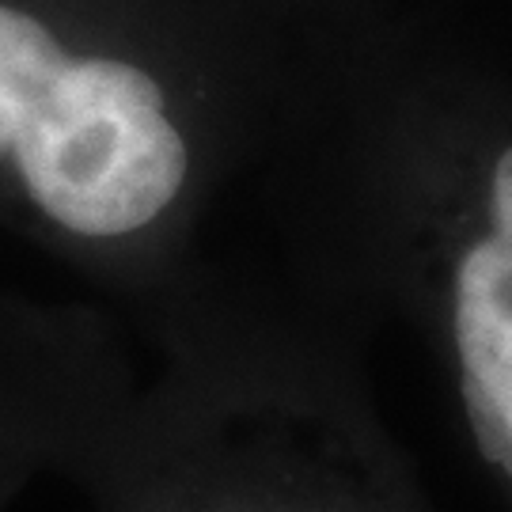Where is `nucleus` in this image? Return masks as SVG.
<instances>
[{
	"mask_svg": "<svg viewBox=\"0 0 512 512\" xmlns=\"http://www.w3.org/2000/svg\"><path fill=\"white\" fill-rule=\"evenodd\" d=\"M190 152L160 84L118 57H76L0 4V175L84 239L133 236L186 183Z\"/></svg>",
	"mask_w": 512,
	"mask_h": 512,
	"instance_id": "1",
	"label": "nucleus"
},
{
	"mask_svg": "<svg viewBox=\"0 0 512 512\" xmlns=\"http://www.w3.org/2000/svg\"><path fill=\"white\" fill-rule=\"evenodd\" d=\"M490 217L494 236L478 239L459 258L456 349L463 384L478 387L501 410L512 437V145L490 179Z\"/></svg>",
	"mask_w": 512,
	"mask_h": 512,
	"instance_id": "2",
	"label": "nucleus"
}]
</instances>
